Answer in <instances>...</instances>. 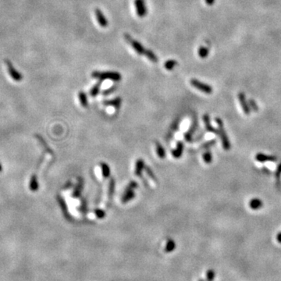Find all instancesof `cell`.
<instances>
[{
  "instance_id": "cell-1",
  "label": "cell",
  "mask_w": 281,
  "mask_h": 281,
  "mask_svg": "<svg viewBox=\"0 0 281 281\" xmlns=\"http://www.w3.org/2000/svg\"><path fill=\"white\" fill-rule=\"evenodd\" d=\"M92 78L99 79L100 80H111L114 81H119L121 80V75L120 73L112 71H94L91 74Z\"/></svg>"
},
{
  "instance_id": "cell-2",
  "label": "cell",
  "mask_w": 281,
  "mask_h": 281,
  "mask_svg": "<svg viewBox=\"0 0 281 281\" xmlns=\"http://www.w3.org/2000/svg\"><path fill=\"white\" fill-rule=\"evenodd\" d=\"M216 122L217 125H218L219 134L220 135L222 148H223L226 151H228V150H230V149H231V143H230V140H229L228 139L227 134V133H226L224 127H223V123H222V120H221L220 118L218 117L216 118Z\"/></svg>"
},
{
  "instance_id": "cell-3",
  "label": "cell",
  "mask_w": 281,
  "mask_h": 281,
  "mask_svg": "<svg viewBox=\"0 0 281 281\" xmlns=\"http://www.w3.org/2000/svg\"><path fill=\"white\" fill-rule=\"evenodd\" d=\"M5 64H6V67H7L9 75H10V77L13 80H16V81H20V80H22V78H23V77H22L21 74L15 69V67L12 65V63H11L10 61L7 59V60L5 61Z\"/></svg>"
},
{
  "instance_id": "cell-4",
  "label": "cell",
  "mask_w": 281,
  "mask_h": 281,
  "mask_svg": "<svg viewBox=\"0 0 281 281\" xmlns=\"http://www.w3.org/2000/svg\"><path fill=\"white\" fill-rule=\"evenodd\" d=\"M190 83L194 88L201 91L202 92L206 93V94H211L212 92V87L206 84H204L202 82H200L199 80H196V79H191Z\"/></svg>"
},
{
  "instance_id": "cell-5",
  "label": "cell",
  "mask_w": 281,
  "mask_h": 281,
  "mask_svg": "<svg viewBox=\"0 0 281 281\" xmlns=\"http://www.w3.org/2000/svg\"><path fill=\"white\" fill-rule=\"evenodd\" d=\"M137 186H138V184L136 182H134V181L130 183V184L128 185V187H127L126 191H125L124 196L122 198L123 203H127V201H130L134 197V189L137 187Z\"/></svg>"
},
{
  "instance_id": "cell-6",
  "label": "cell",
  "mask_w": 281,
  "mask_h": 281,
  "mask_svg": "<svg viewBox=\"0 0 281 281\" xmlns=\"http://www.w3.org/2000/svg\"><path fill=\"white\" fill-rule=\"evenodd\" d=\"M125 37H126V39L128 41V42H129V43L131 45V46L134 48V49L135 50V52H136L137 53H138V54H140V55L145 54V48H144V47L140 45V42H137V41L132 39V38H130V36L125 35Z\"/></svg>"
},
{
  "instance_id": "cell-7",
  "label": "cell",
  "mask_w": 281,
  "mask_h": 281,
  "mask_svg": "<svg viewBox=\"0 0 281 281\" xmlns=\"http://www.w3.org/2000/svg\"><path fill=\"white\" fill-rule=\"evenodd\" d=\"M134 4H135L137 14L140 17H145L146 13H147V10H146V7H145L144 0H135Z\"/></svg>"
},
{
  "instance_id": "cell-8",
  "label": "cell",
  "mask_w": 281,
  "mask_h": 281,
  "mask_svg": "<svg viewBox=\"0 0 281 281\" xmlns=\"http://www.w3.org/2000/svg\"><path fill=\"white\" fill-rule=\"evenodd\" d=\"M238 99H239L240 104H241V106L242 109H243L244 114L245 115H250V113H251V108L248 106V102H247L245 99V95L243 93H240L238 94Z\"/></svg>"
},
{
  "instance_id": "cell-9",
  "label": "cell",
  "mask_w": 281,
  "mask_h": 281,
  "mask_svg": "<svg viewBox=\"0 0 281 281\" xmlns=\"http://www.w3.org/2000/svg\"><path fill=\"white\" fill-rule=\"evenodd\" d=\"M95 16H96L97 20L99 22V25L101 26L102 27H106L108 26V21L106 20V18L105 17V16L103 15L102 12L99 10V9H96L95 10Z\"/></svg>"
},
{
  "instance_id": "cell-10",
  "label": "cell",
  "mask_w": 281,
  "mask_h": 281,
  "mask_svg": "<svg viewBox=\"0 0 281 281\" xmlns=\"http://www.w3.org/2000/svg\"><path fill=\"white\" fill-rule=\"evenodd\" d=\"M203 121L205 123V127H206V129L210 133H212V134H217L219 135V130H217L216 129H215L213 127L211 126V124H210V119H209V116L206 114V115H204L203 116Z\"/></svg>"
},
{
  "instance_id": "cell-11",
  "label": "cell",
  "mask_w": 281,
  "mask_h": 281,
  "mask_svg": "<svg viewBox=\"0 0 281 281\" xmlns=\"http://www.w3.org/2000/svg\"><path fill=\"white\" fill-rule=\"evenodd\" d=\"M255 160L260 162H274L277 161V157L273 156V155H266L265 154L258 153L255 155Z\"/></svg>"
},
{
  "instance_id": "cell-12",
  "label": "cell",
  "mask_w": 281,
  "mask_h": 281,
  "mask_svg": "<svg viewBox=\"0 0 281 281\" xmlns=\"http://www.w3.org/2000/svg\"><path fill=\"white\" fill-rule=\"evenodd\" d=\"M249 207L253 210H258L263 206V202L258 198H253L249 201Z\"/></svg>"
},
{
  "instance_id": "cell-13",
  "label": "cell",
  "mask_w": 281,
  "mask_h": 281,
  "mask_svg": "<svg viewBox=\"0 0 281 281\" xmlns=\"http://www.w3.org/2000/svg\"><path fill=\"white\" fill-rule=\"evenodd\" d=\"M183 149H184L183 143L178 142L176 149H174L173 151V157L176 158V159H178V158L181 157V155H182V153H183Z\"/></svg>"
},
{
  "instance_id": "cell-14",
  "label": "cell",
  "mask_w": 281,
  "mask_h": 281,
  "mask_svg": "<svg viewBox=\"0 0 281 281\" xmlns=\"http://www.w3.org/2000/svg\"><path fill=\"white\" fill-rule=\"evenodd\" d=\"M145 56L147 57L149 60L151 61L152 63H157L158 62L157 56H156L155 55V53H154L152 51L150 50V49L145 50Z\"/></svg>"
},
{
  "instance_id": "cell-15",
  "label": "cell",
  "mask_w": 281,
  "mask_h": 281,
  "mask_svg": "<svg viewBox=\"0 0 281 281\" xmlns=\"http://www.w3.org/2000/svg\"><path fill=\"white\" fill-rule=\"evenodd\" d=\"M144 167H145V164H144V162L142 160H139L138 161H137L136 170H135V173H136L137 176H141V171L144 169Z\"/></svg>"
},
{
  "instance_id": "cell-16",
  "label": "cell",
  "mask_w": 281,
  "mask_h": 281,
  "mask_svg": "<svg viewBox=\"0 0 281 281\" xmlns=\"http://www.w3.org/2000/svg\"><path fill=\"white\" fill-rule=\"evenodd\" d=\"M176 65H177V62H176V60H174V59H170V60H167L166 63H165L164 67H165V68H166L167 70H172Z\"/></svg>"
},
{
  "instance_id": "cell-17",
  "label": "cell",
  "mask_w": 281,
  "mask_h": 281,
  "mask_svg": "<svg viewBox=\"0 0 281 281\" xmlns=\"http://www.w3.org/2000/svg\"><path fill=\"white\" fill-rule=\"evenodd\" d=\"M78 97H79V100H80V102L84 107H87L88 106V99H87V96L85 93L84 92H79V94H78Z\"/></svg>"
},
{
  "instance_id": "cell-18",
  "label": "cell",
  "mask_w": 281,
  "mask_h": 281,
  "mask_svg": "<svg viewBox=\"0 0 281 281\" xmlns=\"http://www.w3.org/2000/svg\"><path fill=\"white\" fill-rule=\"evenodd\" d=\"M104 103H105V105H113V106H115L116 108H119L120 105V103H121V99H120V98H116V99H113V100L105 102Z\"/></svg>"
},
{
  "instance_id": "cell-19",
  "label": "cell",
  "mask_w": 281,
  "mask_h": 281,
  "mask_svg": "<svg viewBox=\"0 0 281 281\" xmlns=\"http://www.w3.org/2000/svg\"><path fill=\"white\" fill-rule=\"evenodd\" d=\"M156 146H157L156 149H157V154L158 155H159V157H160V159L165 158L166 152H165V150H164L163 147L160 145V143H157V144H156Z\"/></svg>"
},
{
  "instance_id": "cell-20",
  "label": "cell",
  "mask_w": 281,
  "mask_h": 281,
  "mask_svg": "<svg viewBox=\"0 0 281 281\" xmlns=\"http://www.w3.org/2000/svg\"><path fill=\"white\" fill-rule=\"evenodd\" d=\"M203 160L207 164H210L212 162V153L210 151H206L203 154Z\"/></svg>"
},
{
  "instance_id": "cell-21",
  "label": "cell",
  "mask_w": 281,
  "mask_h": 281,
  "mask_svg": "<svg viewBox=\"0 0 281 281\" xmlns=\"http://www.w3.org/2000/svg\"><path fill=\"white\" fill-rule=\"evenodd\" d=\"M100 84H101V82H99V83L95 84V85L91 88V91H90L91 96L94 97V96H96L97 94H99V88H100Z\"/></svg>"
},
{
  "instance_id": "cell-22",
  "label": "cell",
  "mask_w": 281,
  "mask_h": 281,
  "mask_svg": "<svg viewBox=\"0 0 281 281\" xmlns=\"http://www.w3.org/2000/svg\"><path fill=\"white\" fill-rule=\"evenodd\" d=\"M176 247V244L173 242V241L172 240H169L167 241V243H166V252H170L173 251V249Z\"/></svg>"
},
{
  "instance_id": "cell-23",
  "label": "cell",
  "mask_w": 281,
  "mask_h": 281,
  "mask_svg": "<svg viewBox=\"0 0 281 281\" xmlns=\"http://www.w3.org/2000/svg\"><path fill=\"white\" fill-rule=\"evenodd\" d=\"M102 167L103 176H104V177H106V178H107L108 176H109V174H110V170H109V166H108L107 164L102 163Z\"/></svg>"
},
{
  "instance_id": "cell-24",
  "label": "cell",
  "mask_w": 281,
  "mask_h": 281,
  "mask_svg": "<svg viewBox=\"0 0 281 281\" xmlns=\"http://www.w3.org/2000/svg\"><path fill=\"white\" fill-rule=\"evenodd\" d=\"M215 278V272L212 269H209L206 273V279L207 281H213Z\"/></svg>"
},
{
  "instance_id": "cell-25",
  "label": "cell",
  "mask_w": 281,
  "mask_h": 281,
  "mask_svg": "<svg viewBox=\"0 0 281 281\" xmlns=\"http://www.w3.org/2000/svg\"><path fill=\"white\" fill-rule=\"evenodd\" d=\"M208 48L205 47H201L198 50V55L201 58H206L208 55Z\"/></svg>"
},
{
  "instance_id": "cell-26",
  "label": "cell",
  "mask_w": 281,
  "mask_h": 281,
  "mask_svg": "<svg viewBox=\"0 0 281 281\" xmlns=\"http://www.w3.org/2000/svg\"><path fill=\"white\" fill-rule=\"evenodd\" d=\"M30 187H31V189L32 191H36L37 189H38V182L36 181V177L35 176H33L31 178V185H30Z\"/></svg>"
},
{
  "instance_id": "cell-27",
  "label": "cell",
  "mask_w": 281,
  "mask_h": 281,
  "mask_svg": "<svg viewBox=\"0 0 281 281\" xmlns=\"http://www.w3.org/2000/svg\"><path fill=\"white\" fill-rule=\"evenodd\" d=\"M95 214L99 218H103L105 216V212H103L102 209H96L95 210Z\"/></svg>"
},
{
  "instance_id": "cell-28",
  "label": "cell",
  "mask_w": 281,
  "mask_h": 281,
  "mask_svg": "<svg viewBox=\"0 0 281 281\" xmlns=\"http://www.w3.org/2000/svg\"><path fill=\"white\" fill-rule=\"evenodd\" d=\"M249 103H250V106H251V107L252 108V109H253L254 111H257V110H258V107H257V104H256V103L254 101L252 100V99H251V100H249ZM251 107H250V108H251Z\"/></svg>"
},
{
  "instance_id": "cell-29",
  "label": "cell",
  "mask_w": 281,
  "mask_h": 281,
  "mask_svg": "<svg viewBox=\"0 0 281 281\" xmlns=\"http://www.w3.org/2000/svg\"><path fill=\"white\" fill-rule=\"evenodd\" d=\"M280 174H281V164H280V165L279 166H278V168H277V173H276V175H277V177H280Z\"/></svg>"
},
{
  "instance_id": "cell-30",
  "label": "cell",
  "mask_w": 281,
  "mask_h": 281,
  "mask_svg": "<svg viewBox=\"0 0 281 281\" xmlns=\"http://www.w3.org/2000/svg\"><path fill=\"white\" fill-rule=\"evenodd\" d=\"M147 173H148V174H149V176H151V178L155 180V176H153V173H152V172L151 171V170H149V168H147Z\"/></svg>"
},
{
  "instance_id": "cell-31",
  "label": "cell",
  "mask_w": 281,
  "mask_h": 281,
  "mask_svg": "<svg viewBox=\"0 0 281 281\" xmlns=\"http://www.w3.org/2000/svg\"><path fill=\"white\" fill-rule=\"evenodd\" d=\"M277 240L279 243L281 244V233H279L277 236Z\"/></svg>"
},
{
  "instance_id": "cell-32",
  "label": "cell",
  "mask_w": 281,
  "mask_h": 281,
  "mask_svg": "<svg viewBox=\"0 0 281 281\" xmlns=\"http://www.w3.org/2000/svg\"><path fill=\"white\" fill-rule=\"evenodd\" d=\"M114 89H115V88H111V89H109V90L105 91H104V94H108V93L111 92V91H113Z\"/></svg>"
},
{
  "instance_id": "cell-33",
  "label": "cell",
  "mask_w": 281,
  "mask_h": 281,
  "mask_svg": "<svg viewBox=\"0 0 281 281\" xmlns=\"http://www.w3.org/2000/svg\"><path fill=\"white\" fill-rule=\"evenodd\" d=\"M199 281H204V280H199Z\"/></svg>"
}]
</instances>
